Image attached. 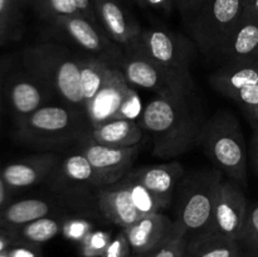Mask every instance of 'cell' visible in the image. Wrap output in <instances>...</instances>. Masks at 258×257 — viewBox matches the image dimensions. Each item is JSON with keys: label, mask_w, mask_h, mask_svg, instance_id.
I'll return each instance as SVG.
<instances>
[{"label": "cell", "mask_w": 258, "mask_h": 257, "mask_svg": "<svg viewBox=\"0 0 258 257\" xmlns=\"http://www.w3.org/2000/svg\"><path fill=\"white\" fill-rule=\"evenodd\" d=\"M73 2H75L78 10H80L81 15H83L86 19H88L93 25H96V27L101 29L100 23H98L97 17H96L95 7H93L92 0H73Z\"/></svg>", "instance_id": "836d02e7"}, {"label": "cell", "mask_w": 258, "mask_h": 257, "mask_svg": "<svg viewBox=\"0 0 258 257\" xmlns=\"http://www.w3.org/2000/svg\"><path fill=\"white\" fill-rule=\"evenodd\" d=\"M185 236L175 224L170 236L158 248L154 249L150 254H148V257H184L185 256Z\"/></svg>", "instance_id": "f1b7e54d"}, {"label": "cell", "mask_w": 258, "mask_h": 257, "mask_svg": "<svg viewBox=\"0 0 258 257\" xmlns=\"http://www.w3.org/2000/svg\"><path fill=\"white\" fill-rule=\"evenodd\" d=\"M252 159H253V165L258 174V123L254 127L253 135H252Z\"/></svg>", "instance_id": "d590c367"}, {"label": "cell", "mask_w": 258, "mask_h": 257, "mask_svg": "<svg viewBox=\"0 0 258 257\" xmlns=\"http://www.w3.org/2000/svg\"><path fill=\"white\" fill-rule=\"evenodd\" d=\"M184 257H185V256H184Z\"/></svg>", "instance_id": "bcb514c9"}, {"label": "cell", "mask_w": 258, "mask_h": 257, "mask_svg": "<svg viewBox=\"0 0 258 257\" xmlns=\"http://www.w3.org/2000/svg\"><path fill=\"white\" fill-rule=\"evenodd\" d=\"M0 257H10V254H9V252H4V253L0 254Z\"/></svg>", "instance_id": "60d3db41"}, {"label": "cell", "mask_w": 258, "mask_h": 257, "mask_svg": "<svg viewBox=\"0 0 258 257\" xmlns=\"http://www.w3.org/2000/svg\"><path fill=\"white\" fill-rule=\"evenodd\" d=\"M34 7L38 14L48 20L66 15H81L73 0H27Z\"/></svg>", "instance_id": "83f0119b"}, {"label": "cell", "mask_w": 258, "mask_h": 257, "mask_svg": "<svg viewBox=\"0 0 258 257\" xmlns=\"http://www.w3.org/2000/svg\"><path fill=\"white\" fill-rule=\"evenodd\" d=\"M19 0H0V40L9 35L10 27L14 20L15 4Z\"/></svg>", "instance_id": "4dcf8cb0"}, {"label": "cell", "mask_w": 258, "mask_h": 257, "mask_svg": "<svg viewBox=\"0 0 258 257\" xmlns=\"http://www.w3.org/2000/svg\"><path fill=\"white\" fill-rule=\"evenodd\" d=\"M48 24L55 37L72 43L83 54L96 57L117 68L125 58V50L83 15L53 18L48 20Z\"/></svg>", "instance_id": "ba28073f"}, {"label": "cell", "mask_w": 258, "mask_h": 257, "mask_svg": "<svg viewBox=\"0 0 258 257\" xmlns=\"http://www.w3.org/2000/svg\"><path fill=\"white\" fill-rule=\"evenodd\" d=\"M130 173L158 198L163 209H168L173 203L176 186L184 176V168L179 161H170L143 166Z\"/></svg>", "instance_id": "44dd1931"}, {"label": "cell", "mask_w": 258, "mask_h": 257, "mask_svg": "<svg viewBox=\"0 0 258 257\" xmlns=\"http://www.w3.org/2000/svg\"><path fill=\"white\" fill-rule=\"evenodd\" d=\"M244 9L258 17V0H244Z\"/></svg>", "instance_id": "74e56055"}, {"label": "cell", "mask_w": 258, "mask_h": 257, "mask_svg": "<svg viewBox=\"0 0 258 257\" xmlns=\"http://www.w3.org/2000/svg\"><path fill=\"white\" fill-rule=\"evenodd\" d=\"M244 13V0H206L185 23L199 52L211 60H223L234 30Z\"/></svg>", "instance_id": "8992f818"}, {"label": "cell", "mask_w": 258, "mask_h": 257, "mask_svg": "<svg viewBox=\"0 0 258 257\" xmlns=\"http://www.w3.org/2000/svg\"><path fill=\"white\" fill-rule=\"evenodd\" d=\"M118 68L125 76L128 85L133 87L144 88L159 96H188L181 93L166 77L165 73L138 47L125 50V58Z\"/></svg>", "instance_id": "9a60e30c"}, {"label": "cell", "mask_w": 258, "mask_h": 257, "mask_svg": "<svg viewBox=\"0 0 258 257\" xmlns=\"http://www.w3.org/2000/svg\"><path fill=\"white\" fill-rule=\"evenodd\" d=\"M143 111L138 92L117 67H112L97 95L86 105V116L92 127L115 118L135 120L141 117Z\"/></svg>", "instance_id": "9c48e42d"}, {"label": "cell", "mask_w": 258, "mask_h": 257, "mask_svg": "<svg viewBox=\"0 0 258 257\" xmlns=\"http://www.w3.org/2000/svg\"><path fill=\"white\" fill-rule=\"evenodd\" d=\"M258 17L244 9L243 17L234 30L226 52L224 63L237 65L257 60Z\"/></svg>", "instance_id": "7402d4cb"}, {"label": "cell", "mask_w": 258, "mask_h": 257, "mask_svg": "<svg viewBox=\"0 0 258 257\" xmlns=\"http://www.w3.org/2000/svg\"><path fill=\"white\" fill-rule=\"evenodd\" d=\"M78 207L82 208L81 204L59 196H55L54 199H23V201L10 204L3 211V213L0 214V223L17 229L24 224L37 221V219L60 214L66 208L75 209Z\"/></svg>", "instance_id": "e0dca14e"}, {"label": "cell", "mask_w": 258, "mask_h": 257, "mask_svg": "<svg viewBox=\"0 0 258 257\" xmlns=\"http://www.w3.org/2000/svg\"><path fill=\"white\" fill-rule=\"evenodd\" d=\"M10 244V238L8 236H5V234L0 233V254L4 253L5 251H7L8 246Z\"/></svg>", "instance_id": "f35d334b"}, {"label": "cell", "mask_w": 258, "mask_h": 257, "mask_svg": "<svg viewBox=\"0 0 258 257\" xmlns=\"http://www.w3.org/2000/svg\"><path fill=\"white\" fill-rule=\"evenodd\" d=\"M241 246V244H239ZM242 249V256L243 257H258V252H254V251H251V249H246L243 248V247H241Z\"/></svg>", "instance_id": "ab89813d"}, {"label": "cell", "mask_w": 258, "mask_h": 257, "mask_svg": "<svg viewBox=\"0 0 258 257\" xmlns=\"http://www.w3.org/2000/svg\"><path fill=\"white\" fill-rule=\"evenodd\" d=\"M143 126L136 120L115 118L92 127V140L110 146H135L143 140Z\"/></svg>", "instance_id": "603a6c76"}, {"label": "cell", "mask_w": 258, "mask_h": 257, "mask_svg": "<svg viewBox=\"0 0 258 257\" xmlns=\"http://www.w3.org/2000/svg\"><path fill=\"white\" fill-rule=\"evenodd\" d=\"M198 146L214 168L226 178L246 188L248 181L247 148L239 121L227 110H219L204 122Z\"/></svg>", "instance_id": "5b68a950"}, {"label": "cell", "mask_w": 258, "mask_h": 257, "mask_svg": "<svg viewBox=\"0 0 258 257\" xmlns=\"http://www.w3.org/2000/svg\"><path fill=\"white\" fill-rule=\"evenodd\" d=\"M81 53L57 42H48L25 49V70L49 92L53 102L86 113L81 88Z\"/></svg>", "instance_id": "7a4b0ae2"}, {"label": "cell", "mask_w": 258, "mask_h": 257, "mask_svg": "<svg viewBox=\"0 0 258 257\" xmlns=\"http://www.w3.org/2000/svg\"><path fill=\"white\" fill-rule=\"evenodd\" d=\"M78 150L82 151L88 159L100 181L101 188H103L120 181L130 171L140 153V145L122 148L102 145L90 140Z\"/></svg>", "instance_id": "7c38bea8"}, {"label": "cell", "mask_w": 258, "mask_h": 257, "mask_svg": "<svg viewBox=\"0 0 258 257\" xmlns=\"http://www.w3.org/2000/svg\"><path fill=\"white\" fill-rule=\"evenodd\" d=\"M95 203L97 211L107 221L122 228L131 226L143 217L134 206L125 176L117 183L98 189Z\"/></svg>", "instance_id": "ac0fdd59"}, {"label": "cell", "mask_w": 258, "mask_h": 257, "mask_svg": "<svg viewBox=\"0 0 258 257\" xmlns=\"http://www.w3.org/2000/svg\"><path fill=\"white\" fill-rule=\"evenodd\" d=\"M239 257H243V256H242V249H241V256H239Z\"/></svg>", "instance_id": "b9f144b4"}, {"label": "cell", "mask_w": 258, "mask_h": 257, "mask_svg": "<svg viewBox=\"0 0 258 257\" xmlns=\"http://www.w3.org/2000/svg\"><path fill=\"white\" fill-rule=\"evenodd\" d=\"M8 199V185L4 181L3 176H0V208L4 206Z\"/></svg>", "instance_id": "8d00e7d4"}, {"label": "cell", "mask_w": 258, "mask_h": 257, "mask_svg": "<svg viewBox=\"0 0 258 257\" xmlns=\"http://www.w3.org/2000/svg\"><path fill=\"white\" fill-rule=\"evenodd\" d=\"M241 246L237 239L209 232L186 242L185 257H239Z\"/></svg>", "instance_id": "cb8c5ba5"}, {"label": "cell", "mask_w": 258, "mask_h": 257, "mask_svg": "<svg viewBox=\"0 0 258 257\" xmlns=\"http://www.w3.org/2000/svg\"><path fill=\"white\" fill-rule=\"evenodd\" d=\"M238 242L243 248L258 252V204L248 207Z\"/></svg>", "instance_id": "f546056e"}, {"label": "cell", "mask_w": 258, "mask_h": 257, "mask_svg": "<svg viewBox=\"0 0 258 257\" xmlns=\"http://www.w3.org/2000/svg\"><path fill=\"white\" fill-rule=\"evenodd\" d=\"M144 257H148V256H144Z\"/></svg>", "instance_id": "ee69618b"}, {"label": "cell", "mask_w": 258, "mask_h": 257, "mask_svg": "<svg viewBox=\"0 0 258 257\" xmlns=\"http://www.w3.org/2000/svg\"><path fill=\"white\" fill-rule=\"evenodd\" d=\"M174 219L161 212L145 214L131 226L123 228V236L131 257H144L158 248L173 232Z\"/></svg>", "instance_id": "2e32d148"}, {"label": "cell", "mask_w": 258, "mask_h": 257, "mask_svg": "<svg viewBox=\"0 0 258 257\" xmlns=\"http://www.w3.org/2000/svg\"><path fill=\"white\" fill-rule=\"evenodd\" d=\"M193 44L191 39L174 32L163 28H149L143 30L138 48L165 73L181 93L191 96L194 92Z\"/></svg>", "instance_id": "52a82bcc"}, {"label": "cell", "mask_w": 258, "mask_h": 257, "mask_svg": "<svg viewBox=\"0 0 258 257\" xmlns=\"http://www.w3.org/2000/svg\"><path fill=\"white\" fill-rule=\"evenodd\" d=\"M224 175L217 168H202L185 175L174 194V223L186 242L212 232L217 197Z\"/></svg>", "instance_id": "277c9868"}, {"label": "cell", "mask_w": 258, "mask_h": 257, "mask_svg": "<svg viewBox=\"0 0 258 257\" xmlns=\"http://www.w3.org/2000/svg\"><path fill=\"white\" fill-rule=\"evenodd\" d=\"M125 180L127 183L134 206L140 212L141 216L164 211L158 198L143 183H140L138 179L134 178L130 171L125 175Z\"/></svg>", "instance_id": "4316f807"}, {"label": "cell", "mask_w": 258, "mask_h": 257, "mask_svg": "<svg viewBox=\"0 0 258 257\" xmlns=\"http://www.w3.org/2000/svg\"><path fill=\"white\" fill-rule=\"evenodd\" d=\"M135 3L144 8L158 10L164 14H170L175 9L174 0H135Z\"/></svg>", "instance_id": "d6a6232c"}, {"label": "cell", "mask_w": 258, "mask_h": 257, "mask_svg": "<svg viewBox=\"0 0 258 257\" xmlns=\"http://www.w3.org/2000/svg\"><path fill=\"white\" fill-rule=\"evenodd\" d=\"M218 92L241 106L249 118L258 123V66L257 60L226 65L209 78Z\"/></svg>", "instance_id": "8fae6325"}, {"label": "cell", "mask_w": 258, "mask_h": 257, "mask_svg": "<svg viewBox=\"0 0 258 257\" xmlns=\"http://www.w3.org/2000/svg\"><path fill=\"white\" fill-rule=\"evenodd\" d=\"M81 53V52H80ZM81 88L85 103L87 105L107 80L112 66L96 57L81 53Z\"/></svg>", "instance_id": "d4e9b609"}, {"label": "cell", "mask_w": 258, "mask_h": 257, "mask_svg": "<svg viewBox=\"0 0 258 257\" xmlns=\"http://www.w3.org/2000/svg\"><path fill=\"white\" fill-rule=\"evenodd\" d=\"M8 97L19 125L43 106L54 103L44 86L28 71L12 78L8 85Z\"/></svg>", "instance_id": "d6986e66"}, {"label": "cell", "mask_w": 258, "mask_h": 257, "mask_svg": "<svg viewBox=\"0 0 258 257\" xmlns=\"http://www.w3.org/2000/svg\"><path fill=\"white\" fill-rule=\"evenodd\" d=\"M100 27L108 38L123 50L139 45L143 28L126 12L118 0H92Z\"/></svg>", "instance_id": "5bb4252c"}, {"label": "cell", "mask_w": 258, "mask_h": 257, "mask_svg": "<svg viewBox=\"0 0 258 257\" xmlns=\"http://www.w3.org/2000/svg\"><path fill=\"white\" fill-rule=\"evenodd\" d=\"M257 66H258V57H257Z\"/></svg>", "instance_id": "7bdbcfd3"}, {"label": "cell", "mask_w": 258, "mask_h": 257, "mask_svg": "<svg viewBox=\"0 0 258 257\" xmlns=\"http://www.w3.org/2000/svg\"><path fill=\"white\" fill-rule=\"evenodd\" d=\"M19 138L44 153L78 150L92 140V126L86 113L60 103H49L20 123Z\"/></svg>", "instance_id": "3957f363"}, {"label": "cell", "mask_w": 258, "mask_h": 257, "mask_svg": "<svg viewBox=\"0 0 258 257\" xmlns=\"http://www.w3.org/2000/svg\"><path fill=\"white\" fill-rule=\"evenodd\" d=\"M206 0H174L175 9L180 13L184 24L198 13Z\"/></svg>", "instance_id": "1f68e13d"}, {"label": "cell", "mask_w": 258, "mask_h": 257, "mask_svg": "<svg viewBox=\"0 0 258 257\" xmlns=\"http://www.w3.org/2000/svg\"><path fill=\"white\" fill-rule=\"evenodd\" d=\"M64 219L59 214L48 216L24 224L15 229L18 238L30 244H39L50 241L62 232Z\"/></svg>", "instance_id": "484cf974"}, {"label": "cell", "mask_w": 258, "mask_h": 257, "mask_svg": "<svg viewBox=\"0 0 258 257\" xmlns=\"http://www.w3.org/2000/svg\"><path fill=\"white\" fill-rule=\"evenodd\" d=\"M45 184L55 196L76 202L83 207L86 199L96 197L100 181L88 159L81 150L62 156Z\"/></svg>", "instance_id": "30bf717a"}, {"label": "cell", "mask_w": 258, "mask_h": 257, "mask_svg": "<svg viewBox=\"0 0 258 257\" xmlns=\"http://www.w3.org/2000/svg\"><path fill=\"white\" fill-rule=\"evenodd\" d=\"M60 159L62 155L59 153L45 151L23 161L9 164L4 168L2 176L10 188H29L35 184L45 183Z\"/></svg>", "instance_id": "ffe728a7"}, {"label": "cell", "mask_w": 258, "mask_h": 257, "mask_svg": "<svg viewBox=\"0 0 258 257\" xmlns=\"http://www.w3.org/2000/svg\"><path fill=\"white\" fill-rule=\"evenodd\" d=\"M134 2H135V0H134Z\"/></svg>", "instance_id": "f6af8a7d"}, {"label": "cell", "mask_w": 258, "mask_h": 257, "mask_svg": "<svg viewBox=\"0 0 258 257\" xmlns=\"http://www.w3.org/2000/svg\"><path fill=\"white\" fill-rule=\"evenodd\" d=\"M248 207L243 188L231 179L223 178L217 197L212 232L238 241Z\"/></svg>", "instance_id": "4fadbf2b"}, {"label": "cell", "mask_w": 258, "mask_h": 257, "mask_svg": "<svg viewBox=\"0 0 258 257\" xmlns=\"http://www.w3.org/2000/svg\"><path fill=\"white\" fill-rule=\"evenodd\" d=\"M10 257H39V253L30 247H20L9 252Z\"/></svg>", "instance_id": "e575fe53"}, {"label": "cell", "mask_w": 258, "mask_h": 257, "mask_svg": "<svg viewBox=\"0 0 258 257\" xmlns=\"http://www.w3.org/2000/svg\"><path fill=\"white\" fill-rule=\"evenodd\" d=\"M191 96H159L144 107L141 126L153 140V155L174 159L198 146L204 126Z\"/></svg>", "instance_id": "6da1fadb"}]
</instances>
